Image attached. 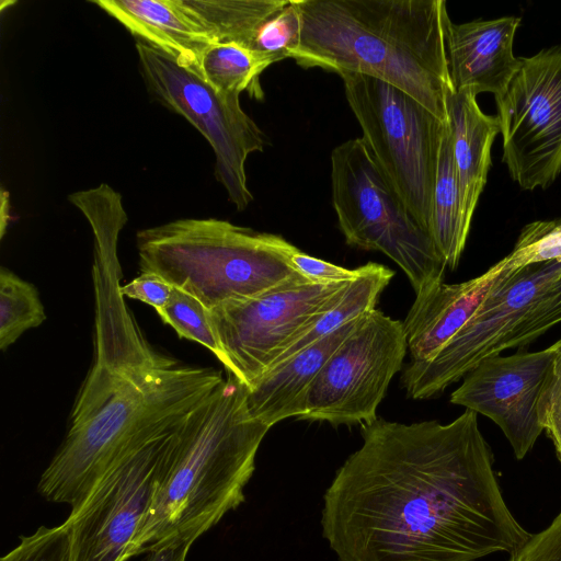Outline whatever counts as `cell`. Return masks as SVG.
<instances>
[{
	"mask_svg": "<svg viewBox=\"0 0 561 561\" xmlns=\"http://www.w3.org/2000/svg\"><path fill=\"white\" fill-rule=\"evenodd\" d=\"M358 268L357 277L350 282L333 304L290 341L267 371L308 345L375 309L379 296L389 285L394 272L375 262H368Z\"/></svg>",
	"mask_w": 561,
	"mask_h": 561,
	"instance_id": "cell-20",
	"label": "cell"
},
{
	"mask_svg": "<svg viewBox=\"0 0 561 561\" xmlns=\"http://www.w3.org/2000/svg\"><path fill=\"white\" fill-rule=\"evenodd\" d=\"M508 561H561V512L546 529L530 535Z\"/></svg>",
	"mask_w": 561,
	"mask_h": 561,
	"instance_id": "cell-31",
	"label": "cell"
},
{
	"mask_svg": "<svg viewBox=\"0 0 561 561\" xmlns=\"http://www.w3.org/2000/svg\"><path fill=\"white\" fill-rule=\"evenodd\" d=\"M135 38L198 72L203 51L217 43L191 0H93Z\"/></svg>",
	"mask_w": 561,
	"mask_h": 561,
	"instance_id": "cell-16",
	"label": "cell"
},
{
	"mask_svg": "<svg viewBox=\"0 0 561 561\" xmlns=\"http://www.w3.org/2000/svg\"><path fill=\"white\" fill-rule=\"evenodd\" d=\"M270 428L251 416L247 386L228 374L176 430L130 558L172 542L193 545L243 503Z\"/></svg>",
	"mask_w": 561,
	"mask_h": 561,
	"instance_id": "cell-3",
	"label": "cell"
},
{
	"mask_svg": "<svg viewBox=\"0 0 561 561\" xmlns=\"http://www.w3.org/2000/svg\"><path fill=\"white\" fill-rule=\"evenodd\" d=\"M447 116L459 180L462 219L470 230L473 213L486 183L491 148L500 127L496 116L484 114L478 105L477 96L470 92L448 93Z\"/></svg>",
	"mask_w": 561,
	"mask_h": 561,
	"instance_id": "cell-19",
	"label": "cell"
},
{
	"mask_svg": "<svg viewBox=\"0 0 561 561\" xmlns=\"http://www.w3.org/2000/svg\"><path fill=\"white\" fill-rule=\"evenodd\" d=\"M502 271L500 260L469 280L437 282L416 293L402 322L411 362L435 356L474 314Z\"/></svg>",
	"mask_w": 561,
	"mask_h": 561,
	"instance_id": "cell-17",
	"label": "cell"
},
{
	"mask_svg": "<svg viewBox=\"0 0 561 561\" xmlns=\"http://www.w3.org/2000/svg\"><path fill=\"white\" fill-rule=\"evenodd\" d=\"M301 33L302 20L297 0H287L262 23L251 48L272 64L295 58L301 44Z\"/></svg>",
	"mask_w": 561,
	"mask_h": 561,
	"instance_id": "cell-26",
	"label": "cell"
},
{
	"mask_svg": "<svg viewBox=\"0 0 561 561\" xmlns=\"http://www.w3.org/2000/svg\"><path fill=\"white\" fill-rule=\"evenodd\" d=\"M323 496L339 561H474L530 537L506 505L477 413L448 424H363Z\"/></svg>",
	"mask_w": 561,
	"mask_h": 561,
	"instance_id": "cell-1",
	"label": "cell"
},
{
	"mask_svg": "<svg viewBox=\"0 0 561 561\" xmlns=\"http://www.w3.org/2000/svg\"><path fill=\"white\" fill-rule=\"evenodd\" d=\"M290 262L299 274L314 283H346L355 279L359 273L358 267L348 270L311 256L298 248L293 252Z\"/></svg>",
	"mask_w": 561,
	"mask_h": 561,
	"instance_id": "cell-32",
	"label": "cell"
},
{
	"mask_svg": "<svg viewBox=\"0 0 561 561\" xmlns=\"http://www.w3.org/2000/svg\"><path fill=\"white\" fill-rule=\"evenodd\" d=\"M407 351L402 322L377 309L366 313L317 375L298 420L333 426L375 421Z\"/></svg>",
	"mask_w": 561,
	"mask_h": 561,
	"instance_id": "cell-10",
	"label": "cell"
},
{
	"mask_svg": "<svg viewBox=\"0 0 561 561\" xmlns=\"http://www.w3.org/2000/svg\"><path fill=\"white\" fill-rule=\"evenodd\" d=\"M139 72L148 93L183 116L208 141L215 153V176L238 210L253 201L245 161L262 151L264 135L242 110L240 95L217 91L196 71L167 54L136 41Z\"/></svg>",
	"mask_w": 561,
	"mask_h": 561,
	"instance_id": "cell-8",
	"label": "cell"
},
{
	"mask_svg": "<svg viewBox=\"0 0 561 561\" xmlns=\"http://www.w3.org/2000/svg\"><path fill=\"white\" fill-rule=\"evenodd\" d=\"M339 76L363 139L428 233L439 150L448 119H439L415 99L379 79L350 72Z\"/></svg>",
	"mask_w": 561,
	"mask_h": 561,
	"instance_id": "cell-7",
	"label": "cell"
},
{
	"mask_svg": "<svg viewBox=\"0 0 561 561\" xmlns=\"http://www.w3.org/2000/svg\"><path fill=\"white\" fill-rule=\"evenodd\" d=\"M561 322V276L531 304L501 344L499 354L513 347H525Z\"/></svg>",
	"mask_w": 561,
	"mask_h": 561,
	"instance_id": "cell-28",
	"label": "cell"
},
{
	"mask_svg": "<svg viewBox=\"0 0 561 561\" xmlns=\"http://www.w3.org/2000/svg\"><path fill=\"white\" fill-rule=\"evenodd\" d=\"M286 1L191 0V3L217 43L233 42L251 48L259 27Z\"/></svg>",
	"mask_w": 561,
	"mask_h": 561,
	"instance_id": "cell-23",
	"label": "cell"
},
{
	"mask_svg": "<svg viewBox=\"0 0 561 561\" xmlns=\"http://www.w3.org/2000/svg\"><path fill=\"white\" fill-rule=\"evenodd\" d=\"M551 347L553 362L538 401V419L561 461V339Z\"/></svg>",
	"mask_w": 561,
	"mask_h": 561,
	"instance_id": "cell-30",
	"label": "cell"
},
{
	"mask_svg": "<svg viewBox=\"0 0 561 561\" xmlns=\"http://www.w3.org/2000/svg\"><path fill=\"white\" fill-rule=\"evenodd\" d=\"M348 284L314 283L298 274L256 296L210 309L227 373L250 386Z\"/></svg>",
	"mask_w": 561,
	"mask_h": 561,
	"instance_id": "cell-9",
	"label": "cell"
},
{
	"mask_svg": "<svg viewBox=\"0 0 561 561\" xmlns=\"http://www.w3.org/2000/svg\"><path fill=\"white\" fill-rule=\"evenodd\" d=\"M304 68L373 77L405 92L446 122L454 91L444 0H297Z\"/></svg>",
	"mask_w": 561,
	"mask_h": 561,
	"instance_id": "cell-4",
	"label": "cell"
},
{
	"mask_svg": "<svg viewBox=\"0 0 561 561\" xmlns=\"http://www.w3.org/2000/svg\"><path fill=\"white\" fill-rule=\"evenodd\" d=\"M272 65L257 51L233 42L215 43L202 54L198 73L217 91L263 98L261 73Z\"/></svg>",
	"mask_w": 561,
	"mask_h": 561,
	"instance_id": "cell-22",
	"label": "cell"
},
{
	"mask_svg": "<svg viewBox=\"0 0 561 561\" xmlns=\"http://www.w3.org/2000/svg\"><path fill=\"white\" fill-rule=\"evenodd\" d=\"M331 190L347 244L386 254L404 272L415 294L444 282L445 262L363 137L332 150Z\"/></svg>",
	"mask_w": 561,
	"mask_h": 561,
	"instance_id": "cell-6",
	"label": "cell"
},
{
	"mask_svg": "<svg viewBox=\"0 0 561 561\" xmlns=\"http://www.w3.org/2000/svg\"><path fill=\"white\" fill-rule=\"evenodd\" d=\"M46 319L34 285L5 267L0 268V348L7 350L25 331Z\"/></svg>",
	"mask_w": 561,
	"mask_h": 561,
	"instance_id": "cell-24",
	"label": "cell"
},
{
	"mask_svg": "<svg viewBox=\"0 0 561 561\" xmlns=\"http://www.w3.org/2000/svg\"><path fill=\"white\" fill-rule=\"evenodd\" d=\"M0 561H70L69 533L66 523L46 527L41 526Z\"/></svg>",
	"mask_w": 561,
	"mask_h": 561,
	"instance_id": "cell-29",
	"label": "cell"
},
{
	"mask_svg": "<svg viewBox=\"0 0 561 561\" xmlns=\"http://www.w3.org/2000/svg\"><path fill=\"white\" fill-rule=\"evenodd\" d=\"M561 259V219L537 220L526 225L513 248L502 259L503 267L516 271Z\"/></svg>",
	"mask_w": 561,
	"mask_h": 561,
	"instance_id": "cell-27",
	"label": "cell"
},
{
	"mask_svg": "<svg viewBox=\"0 0 561 561\" xmlns=\"http://www.w3.org/2000/svg\"><path fill=\"white\" fill-rule=\"evenodd\" d=\"M520 18L503 16L456 24L448 21L446 47L449 75L456 92L502 96L522 66L513 43Z\"/></svg>",
	"mask_w": 561,
	"mask_h": 561,
	"instance_id": "cell-15",
	"label": "cell"
},
{
	"mask_svg": "<svg viewBox=\"0 0 561 561\" xmlns=\"http://www.w3.org/2000/svg\"><path fill=\"white\" fill-rule=\"evenodd\" d=\"M192 545L172 542L149 552L145 561H186Z\"/></svg>",
	"mask_w": 561,
	"mask_h": 561,
	"instance_id": "cell-34",
	"label": "cell"
},
{
	"mask_svg": "<svg viewBox=\"0 0 561 561\" xmlns=\"http://www.w3.org/2000/svg\"><path fill=\"white\" fill-rule=\"evenodd\" d=\"M158 314L179 337L206 347L224 365L225 357L213 330L209 310L199 300L174 287L168 305Z\"/></svg>",
	"mask_w": 561,
	"mask_h": 561,
	"instance_id": "cell-25",
	"label": "cell"
},
{
	"mask_svg": "<svg viewBox=\"0 0 561 561\" xmlns=\"http://www.w3.org/2000/svg\"><path fill=\"white\" fill-rule=\"evenodd\" d=\"M502 261V260H501ZM561 259L516 271L503 267L469 321L432 358L410 362L401 383L411 399L437 396L499 348L531 304L558 277Z\"/></svg>",
	"mask_w": 561,
	"mask_h": 561,
	"instance_id": "cell-13",
	"label": "cell"
},
{
	"mask_svg": "<svg viewBox=\"0 0 561 561\" xmlns=\"http://www.w3.org/2000/svg\"><path fill=\"white\" fill-rule=\"evenodd\" d=\"M224 380L215 368L180 365L157 352L123 369L93 367L39 494L78 508L116 462L176 426Z\"/></svg>",
	"mask_w": 561,
	"mask_h": 561,
	"instance_id": "cell-2",
	"label": "cell"
},
{
	"mask_svg": "<svg viewBox=\"0 0 561 561\" xmlns=\"http://www.w3.org/2000/svg\"><path fill=\"white\" fill-rule=\"evenodd\" d=\"M173 289V286L150 272H141L131 282L119 287L123 296L153 307L157 313L168 305Z\"/></svg>",
	"mask_w": 561,
	"mask_h": 561,
	"instance_id": "cell-33",
	"label": "cell"
},
{
	"mask_svg": "<svg viewBox=\"0 0 561 561\" xmlns=\"http://www.w3.org/2000/svg\"><path fill=\"white\" fill-rule=\"evenodd\" d=\"M141 272L154 273L208 310L256 296L298 275L297 249L277 234L216 218H184L139 230Z\"/></svg>",
	"mask_w": 561,
	"mask_h": 561,
	"instance_id": "cell-5",
	"label": "cell"
},
{
	"mask_svg": "<svg viewBox=\"0 0 561 561\" xmlns=\"http://www.w3.org/2000/svg\"><path fill=\"white\" fill-rule=\"evenodd\" d=\"M182 421L123 457L70 512L65 520L70 561L130 559L163 459Z\"/></svg>",
	"mask_w": 561,
	"mask_h": 561,
	"instance_id": "cell-12",
	"label": "cell"
},
{
	"mask_svg": "<svg viewBox=\"0 0 561 561\" xmlns=\"http://www.w3.org/2000/svg\"><path fill=\"white\" fill-rule=\"evenodd\" d=\"M495 102L512 179L526 191L548 187L561 172V44L522 57Z\"/></svg>",
	"mask_w": 561,
	"mask_h": 561,
	"instance_id": "cell-11",
	"label": "cell"
},
{
	"mask_svg": "<svg viewBox=\"0 0 561 561\" xmlns=\"http://www.w3.org/2000/svg\"><path fill=\"white\" fill-rule=\"evenodd\" d=\"M360 318L295 353L247 386L251 416L270 427L291 416L299 419L317 375Z\"/></svg>",
	"mask_w": 561,
	"mask_h": 561,
	"instance_id": "cell-18",
	"label": "cell"
},
{
	"mask_svg": "<svg viewBox=\"0 0 561 561\" xmlns=\"http://www.w3.org/2000/svg\"><path fill=\"white\" fill-rule=\"evenodd\" d=\"M553 362L551 345L529 352L484 358L450 394L453 404L491 419L503 432L517 459H523L543 432L538 401Z\"/></svg>",
	"mask_w": 561,
	"mask_h": 561,
	"instance_id": "cell-14",
	"label": "cell"
},
{
	"mask_svg": "<svg viewBox=\"0 0 561 561\" xmlns=\"http://www.w3.org/2000/svg\"><path fill=\"white\" fill-rule=\"evenodd\" d=\"M428 234L446 267L455 270L465 250L469 230L462 219L459 180L448 121L439 150Z\"/></svg>",
	"mask_w": 561,
	"mask_h": 561,
	"instance_id": "cell-21",
	"label": "cell"
}]
</instances>
